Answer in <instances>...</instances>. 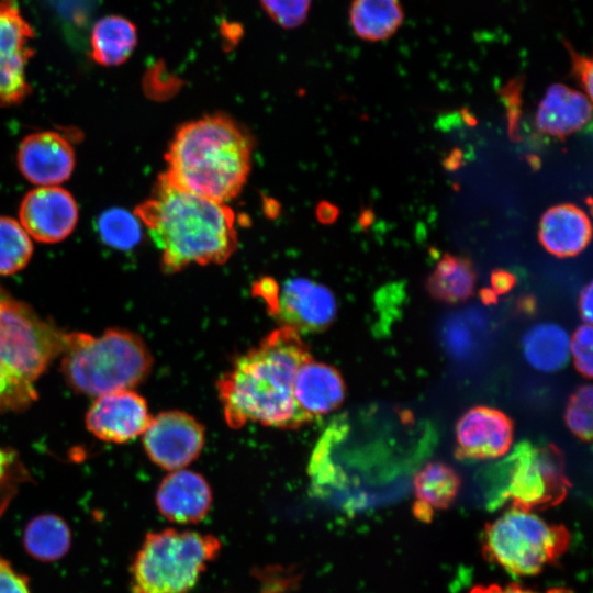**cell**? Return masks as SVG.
Here are the masks:
<instances>
[{"instance_id":"cell-23","label":"cell","mask_w":593,"mask_h":593,"mask_svg":"<svg viewBox=\"0 0 593 593\" xmlns=\"http://www.w3.org/2000/svg\"><path fill=\"white\" fill-rule=\"evenodd\" d=\"M571 337L555 323H539L530 327L523 337V354L526 361L541 372H556L570 359Z\"/></svg>"},{"instance_id":"cell-26","label":"cell","mask_w":593,"mask_h":593,"mask_svg":"<svg viewBox=\"0 0 593 593\" xmlns=\"http://www.w3.org/2000/svg\"><path fill=\"white\" fill-rule=\"evenodd\" d=\"M32 254V240L20 222L0 216V275L10 276L22 270Z\"/></svg>"},{"instance_id":"cell-14","label":"cell","mask_w":593,"mask_h":593,"mask_svg":"<svg viewBox=\"0 0 593 593\" xmlns=\"http://www.w3.org/2000/svg\"><path fill=\"white\" fill-rule=\"evenodd\" d=\"M16 163L22 176L40 187L58 186L75 168V150L69 139L55 131L25 136L18 149Z\"/></svg>"},{"instance_id":"cell-11","label":"cell","mask_w":593,"mask_h":593,"mask_svg":"<svg viewBox=\"0 0 593 593\" xmlns=\"http://www.w3.org/2000/svg\"><path fill=\"white\" fill-rule=\"evenodd\" d=\"M148 458L158 467L175 471L195 460L204 446V428L182 411H165L150 418L143 434Z\"/></svg>"},{"instance_id":"cell-13","label":"cell","mask_w":593,"mask_h":593,"mask_svg":"<svg viewBox=\"0 0 593 593\" xmlns=\"http://www.w3.org/2000/svg\"><path fill=\"white\" fill-rule=\"evenodd\" d=\"M150 414L146 400L132 390L97 396L86 414L87 429L100 440L124 444L146 430Z\"/></svg>"},{"instance_id":"cell-6","label":"cell","mask_w":593,"mask_h":593,"mask_svg":"<svg viewBox=\"0 0 593 593\" xmlns=\"http://www.w3.org/2000/svg\"><path fill=\"white\" fill-rule=\"evenodd\" d=\"M570 533L563 525L550 524L539 516L512 508L486 524L482 550L486 559L507 572L535 575L557 561L570 545Z\"/></svg>"},{"instance_id":"cell-10","label":"cell","mask_w":593,"mask_h":593,"mask_svg":"<svg viewBox=\"0 0 593 593\" xmlns=\"http://www.w3.org/2000/svg\"><path fill=\"white\" fill-rule=\"evenodd\" d=\"M33 37L15 0H0V108L15 105L31 92L25 68L34 54Z\"/></svg>"},{"instance_id":"cell-7","label":"cell","mask_w":593,"mask_h":593,"mask_svg":"<svg viewBox=\"0 0 593 593\" xmlns=\"http://www.w3.org/2000/svg\"><path fill=\"white\" fill-rule=\"evenodd\" d=\"M67 334L9 295L0 303V359L32 382L61 355Z\"/></svg>"},{"instance_id":"cell-25","label":"cell","mask_w":593,"mask_h":593,"mask_svg":"<svg viewBox=\"0 0 593 593\" xmlns=\"http://www.w3.org/2000/svg\"><path fill=\"white\" fill-rule=\"evenodd\" d=\"M475 272L462 257L445 254L426 281L428 293L446 303H458L470 298L475 288Z\"/></svg>"},{"instance_id":"cell-40","label":"cell","mask_w":593,"mask_h":593,"mask_svg":"<svg viewBox=\"0 0 593 593\" xmlns=\"http://www.w3.org/2000/svg\"><path fill=\"white\" fill-rule=\"evenodd\" d=\"M482 298L484 299L485 302L489 303L491 301H494L496 295L494 294L492 290L484 289L482 290Z\"/></svg>"},{"instance_id":"cell-15","label":"cell","mask_w":593,"mask_h":593,"mask_svg":"<svg viewBox=\"0 0 593 593\" xmlns=\"http://www.w3.org/2000/svg\"><path fill=\"white\" fill-rule=\"evenodd\" d=\"M457 452L461 459H494L505 455L513 441V422L503 412L475 406L456 426Z\"/></svg>"},{"instance_id":"cell-39","label":"cell","mask_w":593,"mask_h":593,"mask_svg":"<svg viewBox=\"0 0 593 593\" xmlns=\"http://www.w3.org/2000/svg\"><path fill=\"white\" fill-rule=\"evenodd\" d=\"M461 153L458 149H455L446 159L445 167L448 169H456L460 166L461 163Z\"/></svg>"},{"instance_id":"cell-30","label":"cell","mask_w":593,"mask_h":593,"mask_svg":"<svg viewBox=\"0 0 593 593\" xmlns=\"http://www.w3.org/2000/svg\"><path fill=\"white\" fill-rule=\"evenodd\" d=\"M592 393L590 384L579 388L571 396L566 411L568 428L575 436L586 441L592 438Z\"/></svg>"},{"instance_id":"cell-8","label":"cell","mask_w":593,"mask_h":593,"mask_svg":"<svg viewBox=\"0 0 593 593\" xmlns=\"http://www.w3.org/2000/svg\"><path fill=\"white\" fill-rule=\"evenodd\" d=\"M505 488L496 497L511 500L513 507L528 511L559 504L569 482L560 454L551 446L535 448L521 444L507 460Z\"/></svg>"},{"instance_id":"cell-28","label":"cell","mask_w":593,"mask_h":593,"mask_svg":"<svg viewBox=\"0 0 593 593\" xmlns=\"http://www.w3.org/2000/svg\"><path fill=\"white\" fill-rule=\"evenodd\" d=\"M37 400L34 382L0 359V415L21 412Z\"/></svg>"},{"instance_id":"cell-21","label":"cell","mask_w":593,"mask_h":593,"mask_svg":"<svg viewBox=\"0 0 593 593\" xmlns=\"http://www.w3.org/2000/svg\"><path fill=\"white\" fill-rule=\"evenodd\" d=\"M404 18L400 0H353L348 14L356 36L372 43L394 36L403 25Z\"/></svg>"},{"instance_id":"cell-9","label":"cell","mask_w":593,"mask_h":593,"mask_svg":"<svg viewBox=\"0 0 593 593\" xmlns=\"http://www.w3.org/2000/svg\"><path fill=\"white\" fill-rule=\"evenodd\" d=\"M255 293L262 299L268 313L280 326L300 335L324 332L337 314L333 292L307 278H291L281 286L271 278H264L255 284Z\"/></svg>"},{"instance_id":"cell-4","label":"cell","mask_w":593,"mask_h":593,"mask_svg":"<svg viewBox=\"0 0 593 593\" xmlns=\"http://www.w3.org/2000/svg\"><path fill=\"white\" fill-rule=\"evenodd\" d=\"M60 356L66 383L90 396L131 390L144 382L153 368V356L143 338L122 328L107 329L100 336L68 333Z\"/></svg>"},{"instance_id":"cell-27","label":"cell","mask_w":593,"mask_h":593,"mask_svg":"<svg viewBox=\"0 0 593 593\" xmlns=\"http://www.w3.org/2000/svg\"><path fill=\"white\" fill-rule=\"evenodd\" d=\"M139 222L135 214L113 208L99 216L97 227L103 243L119 250H128L141 239Z\"/></svg>"},{"instance_id":"cell-22","label":"cell","mask_w":593,"mask_h":593,"mask_svg":"<svg viewBox=\"0 0 593 593\" xmlns=\"http://www.w3.org/2000/svg\"><path fill=\"white\" fill-rule=\"evenodd\" d=\"M137 44L133 22L120 15H107L96 22L91 31V58L101 66L125 63Z\"/></svg>"},{"instance_id":"cell-18","label":"cell","mask_w":593,"mask_h":593,"mask_svg":"<svg viewBox=\"0 0 593 593\" xmlns=\"http://www.w3.org/2000/svg\"><path fill=\"white\" fill-rule=\"evenodd\" d=\"M591 232L588 215L573 204H559L548 209L539 223L541 245L560 258L581 253L591 239Z\"/></svg>"},{"instance_id":"cell-5","label":"cell","mask_w":593,"mask_h":593,"mask_svg":"<svg viewBox=\"0 0 593 593\" xmlns=\"http://www.w3.org/2000/svg\"><path fill=\"white\" fill-rule=\"evenodd\" d=\"M221 548L211 534L150 532L131 564V593H189Z\"/></svg>"},{"instance_id":"cell-17","label":"cell","mask_w":593,"mask_h":593,"mask_svg":"<svg viewBox=\"0 0 593 593\" xmlns=\"http://www.w3.org/2000/svg\"><path fill=\"white\" fill-rule=\"evenodd\" d=\"M345 395V381L335 367L312 358L299 368L293 399L311 422L338 409Z\"/></svg>"},{"instance_id":"cell-33","label":"cell","mask_w":593,"mask_h":593,"mask_svg":"<svg viewBox=\"0 0 593 593\" xmlns=\"http://www.w3.org/2000/svg\"><path fill=\"white\" fill-rule=\"evenodd\" d=\"M523 77L510 80L501 90L502 99L507 108L508 133L512 138L517 136V122L521 114Z\"/></svg>"},{"instance_id":"cell-19","label":"cell","mask_w":593,"mask_h":593,"mask_svg":"<svg viewBox=\"0 0 593 593\" xmlns=\"http://www.w3.org/2000/svg\"><path fill=\"white\" fill-rule=\"evenodd\" d=\"M591 100L582 92L562 83L551 85L536 113V125L546 134L566 137L591 119Z\"/></svg>"},{"instance_id":"cell-37","label":"cell","mask_w":593,"mask_h":593,"mask_svg":"<svg viewBox=\"0 0 593 593\" xmlns=\"http://www.w3.org/2000/svg\"><path fill=\"white\" fill-rule=\"evenodd\" d=\"M514 283V276L506 270L495 269L491 275L492 291L495 295L508 292Z\"/></svg>"},{"instance_id":"cell-31","label":"cell","mask_w":593,"mask_h":593,"mask_svg":"<svg viewBox=\"0 0 593 593\" xmlns=\"http://www.w3.org/2000/svg\"><path fill=\"white\" fill-rule=\"evenodd\" d=\"M268 16L283 29H295L307 18L311 0H260Z\"/></svg>"},{"instance_id":"cell-12","label":"cell","mask_w":593,"mask_h":593,"mask_svg":"<svg viewBox=\"0 0 593 593\" xmlns=\"http://www.w3.org/2000/svg\"><path fill=\"white\" fill-rule=\"evenodd\" d=\"M20 224L33 239L54 244L66 239L75 230L79 211L72 194L58 187H38L23 198L19 209Z\"/></svg>"},{"instance_id":"cell-38","label":"cell","mask_w":593,"mask_h":593,"mask_svg":"<svg viewBox=\"0 0 593 593\" xmlns=\"http://www.w3.org/2000/svg\"><path fill=\"white\" fill-rule=\"evenodd\" d=\"M592 283L586 284L579 299V311L584 323L591 324L593 314Z\"/></svg>"},{"instance_id":"cell-29","label":"cell","mask_w":593,"mask_h":593,"mask_svg":"<svg viewBox=\"0 0 593 593\" xmlns=\"http://www.w3.org/2000/svg\"><path fill=\"white\" fill-rule=\"evenodd\" d=\"M30 479L18 454L0 448V516L5 512L20 485Z\"/></svg>"},{"instance_id":"cell-24","label":"cell","mask_w":593,"mask_h":593,"mask_svg":"<svg viewBox=\"0 0 593 593\" xmlns=\"http://www.w3.org/2000/svg\"><path fill=\"white\" fill-rule=\"evenodd\" d=\"M26 553L42 562L57 561L71 546V532L59 515L45 513L34 516L24 527L22 536Z\"/></svg>"},{"instance_id":"cell-20","label":"cell","mask_w":593,"mask_h":593,"mask_svg":"<svg viewBox=\"0 0 593 593\" xmlns=\"http://www.w3.org/2000/svg\"><path fill=\"white\" fill-rule=\"evenodd\" d=\"M460 490V478L446 463H426L415 475L413 513L422 522H430L435 512L449 507Z\"/></svg>"},{"instance_id":"cell-32","label":"cell","mask_w":593,"mask_h":593,"mask_svg":"<svg viewBox=\"0 0 593 593\" xmlns=\"http://www.w3.org/2000/svg\"><path fill=\"white\" fill-rule=\"evenodd\" d=\"M593 331L591 324L579 326L570 342V356L577 370L586 378L592 377L593 367Z\"/></svg>"},{"instance_id":"cell-1","label":"cell","mask_w":593,"mask_h":593,"mask_svg":"<svg viewBox=\"0 0 593 593\" xmlns=\"http://www.w3.org/2000/svg\"><path fill=\"white\" fill-rule=\"evenodd\" d=\"M312 358L301 335L282 326L235 358L216 382L226 424L234 429L248 423L294 429L311 423L293 399V382Z\"/></svg>"},{"instance_id":"cell-2","label":"cell","mask_w":593,"mask_h":593,"mask_svg":"<svg viewBox=\"0 0 593 593\" xmlns=\"http://www.w3.org/2000/svg\"><path fill=\"white\" fill-rule=\"evenodd\" d=\"M135 215L160 250L167 273L224 264L237 248L235 214L226 203L178 189L161 175Z\"/></svg>"},{"instance_id":"cell-16","label":"cell","mask_w":593,"mask_h":593,"mask_svg":"<svg viewBox=\"0 0 593 593\" xmlns=\"http://www.w3.org/2000/svg\"><path fill=\"white\" fill-rule=\"evenodd\" d=\"M156 506L167 519L190 524L203 519L212 503V491L198 472L179 469L170 471L158 485Z\"/></svg>"},{"instance_id":"cell-36","label":"cell","mask_w":593,"mask_h":593,"mask_svg":"<svg viewBox=\"0 0 593 593\" xmlns=\"http://www.w3.org/2000/svg\"><path fill=\"white\" fill-rule=\"evenodd\" d=\"M470 593H570L563 588H553L546 592H538L530 589L519 586L515 583L508 585L489 584V585H475L471 589Z\"/></svg>"},{"instance_id":"cell-41","label":"cell","mask_w":593,"mask_h":593,"mask_svg":"<svg viewBox=\"0 0 593 593\" xmlns=\"http://www.w3.org/2000/svg\"><path fill=\"white\" fill-rule=\"evenodd\" d=\"M5 296L7 294H4V292L0 289V303Z\"/></svg>"},{"instance_id":"cell-35","label":"cell","mask_w":593,"mask_h":593,"mask_svg":"<svg viewBox=\"0 0 593 593\" xmlns=\"http://www.w3.org/2000/svg\"><path fill=\"white\" fill-rule=\"evenodd\" d=\"M0 593H31L30 580L0 555Z\"/></svg>"},{"instance_id":"cell-3","label":"cell","mask_w":593,"mask_h":593,"mask_svg":"<svg viewBox=\"0 0 593 593\" xmlns=\"http://www.w3.org/2000/svg\"><path fill=\"white\" fill-rule=\"evenodd\" d=\"M251 149L250 137L234 120L209 114L177 130L161 176L178 189L226 203L247 181Z\"/></svg>"},{"instance_id":"cell-34","label":"cell","mask_w":593,"mask_h":593,"mask_svg":"<svg viewBox=\"0 0 593 593\" xmlns=\"http://www.w3.org/2000/svg\"><path fill=\"white\" fill-rule=\"evenodd\" d=\"M566 51L569 53L571 60V72L582 86L584 94L592 99V83H593V63L590 56L578 52L568 41L563 42Z\"/></svg>"}]
</instances>
